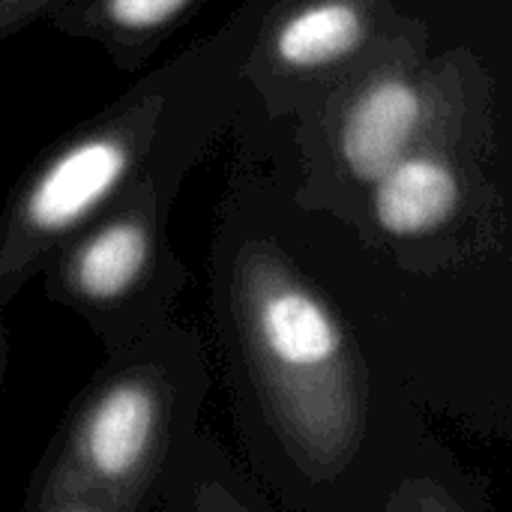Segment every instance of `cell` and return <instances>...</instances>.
I'll return each mask as SVG.
<instances>
[{"label": "cell", "instance_id": "2", "mask_svg": "<svg viewBox=\"0 0 512 512\" xmlns=\"http://www.w3.org/2000/svg\"><path fill=\"white\" fill-rule=\"evenodd\" d=\"M243 48L234 33L189 48L57 138L0 210V318L54 252L132 183L195 162L225 120Z\"/></svg>", "mask_w": 512, "mask_h": 512}, {"label": "cell", "instance_id": "7", "mask_svg": "<svg viewBox=\"0 0 512 512\" xmlns=\"http://www.w3.org/2000/svg\"><path fill=\"white\" fill-rule=\"evenodd\" d=\"M465 69L432 114L417 147L366 192L369 222L396 243L447 237L468 213Z\"/></svg>", "mask_w": 512, "mask_h": 512}, {"label": "cell", "instance_id": "5", "mask_svg": "<svg viewBox=\"0 0 512 512\" xmlns=\"http://www.w3.org/2000/svg\"><path fill=\"white\" fill-rule=\"evenodd\" d=\"M426 51L396 0H288L243 48V75L276 114L300 117L369 69Z\"/></svg>", "mask_w": 512, "mask_h": 512}, {"label": "cell", "instance_id": "9", "mask_svg": "<svg viewBox=\"0 0 512 512\" xmlns=\"http://www.w3.org/2000/svg\"><path fill=\"white\" fill-rule=\"evenodd\" d=\"M153 512H276L258 486L204 435H195L162 480Z\"/></svg>", "mask_w": 512, "mask_h": 512}, {"label": "cell", "instance_id": "4", "mask_svg": "<svg viewBox=\"0 0 512 512\" xmlns=\"http://www.w3.org/2000/svg\"><path fill=\"white\" fill-rule=\"evenodd\" d=\"M189 165L168 162L147 171L39 273L48 300L72 309L105 354L171 318L186 267L171 246L168 213Z\"/></svg>", "mask_w": 512, "mask_h": 512}, {"label": "cell", "instance_id": "6", "mask_svg": "<svg viewBox=\"0 0 512 512\" xmlns=\"http://www.w3.org/2000/svg\"><path fill=\"white\" fill-rule=\"evenodd\" d=\"M459 72H441L426 51H411L336 90L300 117L309 174L327 168V192H369L417 147Z\"/></svg>", "mask_w": 512, "mask_h": 512}, {"label": "cell", "instance_id": "8", "mask_svg": "<svg viewBox=\"0 0 512 512\" xmlns=\"http://www.w3.org/2000/svg\"><path fill=\"white\" fill-rule=\"evenodd\" d=\"M210 0H66L45 24L99 45L120 72L141 69Z\"/></svg>", "mask_w": 512, "mask_h": 512}, {"label": "cell", "instance_id": "13", "mask_svg": "<svg viewBox=\"0 0 512 512\" xmlns=\"http://www.w3.org/2000/svg\"><path fill=\"white\" fill-rule=\"evenodd\" d=\"M6 363H9V339H6V324L0 318V387H3V378H6Z\"/></svg>", "mask_w": 512, "mask_h": 512}, {"label": "cell", "instance_id": "12", "mask_svg": "<svg viewBox=\"0 0 512 512\" xmlns=\"http://www.w3.org/2000/svg\"><path fill=\"white\" fill-rule=\"evenodd\" d=\"M24 512H129L111 501L90 498V495H60L45 501H27Z\"/></svg>", "mask_w": 512, "mask_h": 512}, {"label": "cell", "instance_id": "1", "mask_svg": "<svg viewBox=\"0 0 512 512\" xmlns=\"http://www.w3.org/2000/svg\"><path fill=\"white\" fill-rule=\"evenodd\" d=\"M222 306L246 399L276 453L309 489H342L375 441V390L351 327L270 237L231 252Z\"/></svg>", "mask_w": 512, "mask_h": 512}, {"label": "cell", "instance_id": "10", "mask_svg": "<svg viewBox=\"0 0 512 512\" xmlns=\"http://www.w3.org/2000/svg\"><path fill=\"white\" fill-rule=\"evenodd\" d=\"M378 512H474L462 492L441 477L438 468L399 471L384 492Z\"/></svg>", "mask_w": 512, "mask_h": 512}, {"label": "cell", "instance_id": "11", "mask_svg": "<svg viewBox=\"0 0 512 512\" xmlns=\"http://www.w3.org/2000/svg\"><path fill=\"white\" fill-rule=\"evenodd\" d=\"M66 0H0V42L27 30L30 24L45 21Z\"/></svg>", "mask_w": 512, "mask_h": 512}, {"label": "cell", "instance_id": "3", "mask_svg": "<svg viewBox=\"0 0 512 512\" xmlns=\"http://www.w3.org/2000/svg\"><path fill=\"white\" fill-rule=\"evenodd\" d=\"M207 357L174 318L111 351L54 435L27 501L90 495L153 512L162 480L198 435Z\"/></svg>", "mask_w": 512, "mask_h": 512}]
</instances>
